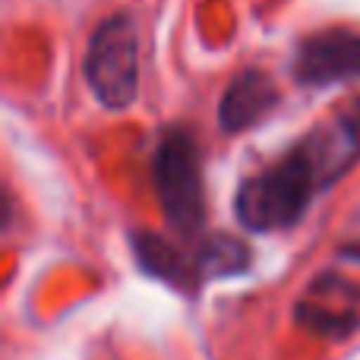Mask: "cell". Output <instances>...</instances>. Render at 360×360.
Wrapping results in <instances>:
<instances>
[{"label": "cell", "mask_w": 360, "mask_h": 360, "mask_svg": "<svg viewBox=\"0 0 360 360\" xmlns=\"http://www.w3.org/2000/svg\"><path fill=\"white\" fill-rule=\"evenodd\" d=\"M326 186L329 184H326V174L319 168L316 155L307 146V139H300L272 168L243 180L234 199L237 221L250 231H259V234L291 228L304 218L313 196Z\"/></svg>", "instance_id": "1"}, {"label": "cell", "mask_w": 360, "mask_h": 360, "mask_svg": "<svg viewBox=\"0 0 360 360\" xmlns=\"http://www.w3.org/2000/svg\"><path fill=\"white\" fill-rule=\"evenodd\" d=\"M82 76L98 105L108 111H127L136 101L139 38L127 13H114L92 29L82 57Z\"/></svg>", "instance_id": "2"}, {"label": "cell", "mask_w": 360, "mask_h": 360, "mask_svg": "<svg viewBox=\"0 0 360 360\" xmlns=\"http://www.w3.org/2000/svg\"><path fill=\"white\" fill-rule=\"evenodd\" d=\"M152 186L158 193L168 224L180 234H196L205 221L199 152L184 127H171L158 136L152 152Z\"/></svg>", "instance_id": "3"}, {"label": "cell", "mask_w": 360, "mask_h": 360, "mask_svg": "<svg viewBox=\"0 0 360 360\" xmlns=\"http://www.w3.org/2000/svg\"><path fill=\"white\" fill-rule=\"evenodd\" d=\"M297 323L319 338H351L360 326V285L338 272L313 278L297 300Z\"/></svg>", "instance_id": "4"}, {"label": "cell", "mask_w": 360, "mask_h": 360, "mask_svg": "<svg viewBox=\"0 0 360 360\" xmlns=\"http://www.w3.org/2000/svg\"><path fill=\"white\" fill-rule=\"evenodd\" d=\"M291 73L300 86L323 89L360 76V35L342 25L319 29L297 44Z\"/></svg>", "instance_id": "5"}, {"label": "cell", "mask_w": 360, "mask_h": 360, "mask_svg": "<svg viewBox=\"0 0 360 360\" xmlns=\"http://www.w3.org/2000/svg\"><path fill=\"white\" fill-rule=\"evenodd\" d=\"M278 86L262 70H240L228 82L221 101H218V124L224 133H243L256 127L275 105H278Z\"/></svg>", "instance_id": "6"}, {"label": "cell", "mask_w": 360, "mask_h": 360, "mask_svg": "<svg viewBox=\"0 0 360 360\" xmlns=\"http://www.w3.org/2000/svg\"><path fill=\"white\" fill-rule=\"evenodd\" d=\"M133 253L143 262V269L149 275H158V278H168L174 285H190V278H199L196 266L184 259L168 240H162L158 234H133Z\"/></svg>", "instance_id": "7"}, {"label": "cell", "mask_w": 360, "mask_h": 360, "mask_svg": "<svg viewBox=\"0 0 360 360\" xmlns=\"http://www.w3.org/2000/svg\"><path fill=\"white\" fill-rule=\"evenodd\" d=\"M247 266V250L243 243L231 240V237H212V240L202 243L196 256V269H199V278L205 275H231V272H240Z\"/></svg>", "instance_id": "8"}]
</instances>
